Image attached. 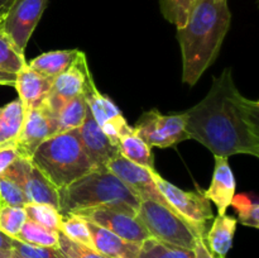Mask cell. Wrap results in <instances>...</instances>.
I'll return each instance as SVG.
<instances>
[{"label": "cell", "instance_id": "cell-1", "mask_svg": "<svg viewBox=\"0 0 259 258\" xmlns=\"http://www.w3.org/2000/svg\"><path fill=\"white\" fill-rule=\"evenodd\" d=\"M184 114L190 139L215 157H259V103L240 94L230 67L214 77L206 96Z\"/></svg>", "mask_w": 259, "mask_h": 258}, {"label": "cell", "instance_id": "cell-2", "mask_svg": "<svg viewBox=\"0 0 259 258\" xmlns=\"http://www.w3.org/2000/svg\"><path fill=\"white\" fill-rule=\"evenodd\" d=\"M228 0H197L184 27L177 28L182 52V81L194 86L214 63L230 28Z\"/></svg>", "mask_w": 259, "mask_h": 258}, {"label": "cell", "instance_id": "cell-3", "mask_svg": "<svg viewBox=\"0 0 259 258\" xmlns=\"http://www.w3.org/2000/svg\"><path fill=\"white\" fill-rule=\"evenodd\" d=\"M141 197L108 168L94 169L58 190L61 215L77 214L96 207H115L137 215Z\"/></svg>", "mask_w": 259, "mask_h": 258}, {"label": "cell", "instance_id": "cell-4", "mask_svg": "<svg viewBox=\"0 0 259 258\" xmlns=\"http://www.w3.org/2000/svg\"><path fill=\"white\" fill-rule=\"evenodd\" d=\"M30 159L57 190L95 169L83 148L78 129L62 132L46 139Z\"/></svg>", "mask_w": 259, "mask_h": 258}, {"label": "cell", "instance_id": "cell-5", "mask_svg": "<svg viewBox=\"0 0 259 258\" xmlns=\"http://www.w3.org/2000/svg\"><path fill=\"white\" fill-rule=\"evenodd\" d=\"M136 217L149 237L168 244L194 249L196 240L200 238L196 230L184 218L154 200H141Z\"/></svg>", "mask_w": 259, "mask_h": 258}, {"label": "cell", "instance_id": "cell-6", "mask_svg": "<svg viewBox=\"0 0 259 258\" xmlns=\"http://www.w3.org/2000/svg\"><path fill=\"white\" fill-rule=\"evenodd\" d=\"M152 175L168 206L204 238L207 232V222L214 218L210 200L205 197L204 191L199 187L195 191H185L164 180L157 171L152 172Z\"/></svg>", "mask_w": 259, "mask_h": 258}, {"label": "cell", "instance_id": "cell-7", "mask_svg": "<svg viewBox=\"0 0 259 258\" xmlns=\"http://www.w3.org/2000/svg\"><path fill=\"white\" fill-rule=\"evenodd\" d=\"M133 129L149 147L168 148L190 139L184 113L164 115L152 109L142 114Z\"/></svg>", "mask_w": 259, "mask_h": 258}, {"label": "cell", "instance_id": "cell-8", "mask_svg": "<svg viewBox=\"0 0 259 258\" xmlns=\"http://www.w3.org/2000/svg\"><path fill=\"white\" fill-rule=\"evenodd\" d=\"M47 4L48 0H13L8 8L0 29L22 53H24Z\"/></svg>", "mask_w": 259, "mask_h": 258}, {"label": "cell", "instance_id": "cell-9", "mask_svg": "<svg viewBox=\"0 0 259 258\" xmlns=\"http://www.w3.org/2000/svg\"><path fill=\"white\" fill-rule=\"evenodd\" d=\"M2 176L19 185L28 202L48 204L58 209V190L33 164L30 158L20 156Z\"/></svg>", "mask_w": 259, "mask_h": 258}, {"label": "cell", "instance_id": "cell-10", "mask_svg": "<svg viewBox=\"0 0 259 258\" xmlns=\"http://www.w3.org/2000/svg\"><path fill=\"white\" fill-rule=\"evenodd\" d=\"M91 76L86 55L80 51L72 65L53 80L52 88L42 105L55 115L71 99L82 95L86 81Z\"/></svg>", "mask_w": 259, "mask_h": 258}, {"label": "cell", "instance_id": "cell-11", "mask_svg": "<svg viewBox=\"0 0 259 258\" xmlns=\"http://www.w3.org/2000/svg\"><path fill=\"white\" fill-rule=\"evenodd\" d=\"M82 95L85 98L86 104H88L89 110H90L91 115L94 116L98 125L108 136L111 143L116 146L119 137L126 129L131 128V125L126 123L125 118L121 114L120 109L110 100L109 96L104 95L96 89L93 75L86 81Z\"/></svg>", "mask_w": 259, "mask_h": 258}, {"label": "cell", "instance_id": "cell-12", "mask_svg": "<svg viewBox=\"0 0 259 258\" xmlns=\"http://www.w3.org/2000/svg\"><path fill=\"white\" fill-rule=\"evenodd\" d=\"M76 215L105 228L109 232L129 242L142 244L143 240L149 238V234L137 219L136 215L124 210L115 209V207H96V209L77 212Z\"/></svg>", "mask_w": 259, "mask_h": 258}, {"label": "cell", "instance_id": "cell-13", "mask_svg": "<svg viewBox=\"0 0 259 258\" xmlns=\"http://www.w3.org/2000/svg\"><path fill=\"white\" fill-rule=\"evenodd\" d=\"M106 168L111 174L115 175L119 180H121L126 186L131 187L141 197V200H154V201L169 207L164 197L162 196L161 191L157 187L156 182H154L152 172L156 171V169L152 171V169L146 168V167L133 163L124 156H121L120 153H118L109 161Z\"/></svg>", "mask_w": 259, "mask_h": 258}, {"label": "cell", "instance_id": "cell-14", "mask_svg": "<svg viewBox=\"0 0 259 258\" xmlns=\"http://www.w3.org/2000/svg\"><path fill=\"white\" fill-rule=\"evenodd\" d=\"M55 134H58L55 115L40 104L25 114L23 126L14 142L20 156L30 158L37 147Z\"/></svg>", "mask_w": 259, "mask_h": 258}, {"label": "cell", "instance_id": "cell-15", "mask_svg": "<svg viewBox=\"0 0 259 258\" xmlns=\"http://www.w3.org/2000/svg\"><path fill=\"white\" fill-rule=\"evenodd\" d=\"M81 141L89 159L95 169H105L109 161L119 153L118 147L111 143L105 133L95 121L88 108L85 121L78 128Z\"/></svg>", "mask_w": 259, "mask_h": 258}, {"label": "cell", "instance_id": "cell-16", "mask_svg": "<svg viewBox=\"0 0 259 258\" xmlns=\"http://www.w3.org/2000/svg\"><path fill=\"white\" fill-rule=\"evenodd\" d=\"M53 80L48 78L27 65L15 75L14 88L19 95V100L24 109V115L32 109L37 108L45 101L52 88Z\"/></svg>", "mask_w": 259, "mask_h": 258}, {"label": "cell", "instance_id": "cell-17", "mask_svg": "<svg viewBox=\"0 0 259 258\" xmlns=\"http://www.w3.org/2000/svg\"><path fill=\"white\" fill-rule=\"evenodd\" d=\"M235 187L237 182L228 158L215 157L211 184L209 189L205 190L204 195L207 200L214 202L218 209V215H224L227 212V209L232 204L235 195Z\"/></svg>", "mask_w": 259, "mask_h": 258}, {"label": "cell", "instance_id": "cell-18", "mask_svg": "<svg viewBox=\"0 0 259 258\" xmlns=\"http://www.w3.org/2000/svg\"><path fill=\"white\" fill-rule=\"evenodd\" d=\"M88 222V220H86ZM93 237L94 248L109 258H137L141 244L123 239L105 228L88 222Z\"/></svg>", "mask_w": 259, "mask_h": 258}, {"label": "cell", "instance_id": "cell-19", "mask_svg": "<svg viewBox=\"0 0 259 258\" xmlns=\"http://www.w3.org/2000/svg\"><path fill=\"white\" fill-rule=\"evenodd\" d=\"M238 220L230 215H218L214 223L207 229L204 240L215 258H227L233 247Z\"/></svg>", "mask_w": 259, "mask_h": 258}, {"label": "cell", "instance_id": "cell-20", "mask_svg": "<svg viewBox=\"0 0 259 258\" xmlns=\"http://www.w3.org/2000/svg\"><path fill=\"white\" fill-rule=\"evenodd\" d=\"M118 151L121 156L125 157L133 163L146 167L148 169L154 168V156L152 152V147H149L146 142L142 141L134 132L133 126L126 129L118 139Z\"/></svg>", "mask_w": 259, "mask_h": 258}, {"label": "cell", "instance_id": "cell-21", "mask_svg": "<svg viewBox=\"0 0 259 258\" xmlns=\"http://www.w3.org/2000/svg\"><path fill=\"white\" fill-rule=\"evenodd\" d=\"M78 50H60V51H50V52L42 53L33 58L28 66L35 72L46 76L48 78L55 80L60 73L67 70L75 58L77 57Z\"/></svg>", "mask_w": 259, "mask_h": 258}, {"label": "cell", "instance_id": "cell-22", "mask_svg": "<svg viewBox=\"0 0 259 258\" xmlns=\"http://www.w3.org/2000/svg\"><path fill=\"white\" fill-rule=\"evenodd\" d=\"M24 121V109L19 99L0 108V146L14 142Z\"/></svg>", "mask_w": 259, "mask_h": 258}, {"label": "cell", "instance_id": "cell-23", "mask_svg": "<svg viewBox=\"0 0 259 258\" xmlns=\"http://www.w3.org/2000/svg\"><path fill=\"white\" fill-rule=\"evenodd\" d=\"M86 114H88V104L83 95L71 99L55 114L58 133L80 128L85 121Z\"/></svg>", "mask_w": 259, "mask_h": 258}, {"label": "cell", "instance_id": "cell-24", "mask_svg": "<svg viewBox=\"0 0 259 258\" xmlns=\"http://www.w3.org/2000/svg\"><path fill=\"white\" fill-rule=\"evenodd\" d=\"M14 239L30 245H38V247H57L58 232L48 229L33 220L27 219Z\"/></svg>", "mask_w": 259, "mask_h": 258}, {"label": "cell", "instance_id": "cell-25", "mask_svg": "<svg viewBox=\"0 0 259 258\" xmlns=\"http://www.w3.org/2000/svg\"><path fill=\"white\" fill-rule=\"evenodd\" d=\"M137 258H195V253L194 249L177 247L149 237L142 242Z\"/></svg>", "mask_w": 259, "mask_h": 258}, {"label": "cell", "instance_id": "cell-26", "mask_svg": "<svg viewBox=\"0 0 259 258\" xmlns=\"http://www.w3.org/2000/svg\"><path fill=\"white\" fill-rule=\"evenodd\" d=\"M25 65L27 60L24 53L20 52L9 37L0 29V72L17 75Z\"/></svg>", "mask_w": 259, "mask_h": 258}, {"label": "cell", "instance_id": "cell-27", "mask_svg": "<svg viewBox=\"0 0 259 258\" xmlns=\"http://www.w3.org/2000/svg\"><path fill=\"white\" fill-rule=\"evenodd\" d=\"M60 232L68 239L77 242L80 244L88 245V247L94 248L93 237L89 229V224L83 218L78 217L76 214L62 215L61 220Z\"/></svg>", "mask_w": 259, "mask_h": 258}, {"label": "cell", "instance_id": "cell-28", "mask_svg": "<svg viewBox=\"0 0 259 258\" xmlns=\"http://www.w3.org/2000/svg\"><path fill=\"white\" fill-rule=\"evenodd\" d=\"M232 205L238 214V222L245 227L259 228V202L252 194L234 195Z\"/></svg>", "mask_w": 259, "mask_h": 258}, {"label": "cell", "instance_id": "cell-29", "mask_svg": "<svg viewBox=\"0 0 259 258\" xmlns=\"http://www.w3.org/2000/svg\"><path fill=\"white\" fill-rule=\"evenodd\" d=\"M28 219L48 228V229L60 232L62 215L57 207L48 204H38V202H28L24 205Z\"/></svg>", "mask_w": 259, "mask_h": 258}, {"label": "cell", "instance_id": "cell-30", "mask_svg": "<svg viewBox=\"0 0 259 258\" xmlns=\"http://www.w3.org/2000/svg\"><path fill=\"white\" fill-rule=\"evenodd\" d=\"M27 219L24 207L12 206L0 202V230L7 235L12 238L17 237Z\"/></svg>", "mask_w": 259, "mask_h": 258}, {"label": "cell", "instance_id": "cell-31", "mask_svg": "<svg viewBox=\"0 0 259 258\" xmlns=\"http://www.w3.org/2000/svg\"><path fill=\"white\" fill-rule=\"evenodd\" d=\"M164 19L176 25L184 27L190 12L197 0H158Z\"/></svg>", "mask_w": 259, "mask_h": 258}, {"label": "cell", "instance_id": "cell-32", "mask_svg": "<svg viewBox=\"0 0 259 258\" xmlns=\"http://www.w3.org/2000/svg\"><path fill=\"white\" fill-rule=\"evenodd\" d=\"M58 249L63 253L66 258H109L95 248L80 244L77 242L68 239L67 237L58 232Z\"/></svg>", "mask_w": 259, "mask_h": 258}, {"label": "cell", "instance_id": "cell-33", "mask_svg": "<svg viewBox=\"0 0 259 258\" xmlns=\"http://www.w3.org/2000/svg\"><path fill=\"white\" fill-rule=\"evenodd\" d=\"M13 250L27 258H66L58 247H38L13 238Z\"/></svg>", "mask_w": 259, "mask_h": 258}, {"label": "cell", "instance_id": "cell-34", "mask_svg": "<svg viewBox=\"0 0 259 258\" xmlns=\"http://www.w3.org/2000/svg\"><path fill=\"white\" fill-rule=\"evenodd\" d=\"M0 202L24 207V205L28 204V200L19 185L0 175Z\"/></svg>", "mask_w": 259, "mask_h": 258}, {"label": "cell", "instance_id": "cell-35", "mask_svg": "<svg viewBox=\"0 0 259 258\" xmlns=\"http://www.w3.org/2000/svg\"><path fill=\"white\" fill-rule=\"evenodd\" d=\"M19 157V149H18L15 142H9V143L0 146V175L4 174Z\"/></svg>", "mask_w": 259, "mask_h": 258}, {"label": "cell", "instance_id": "cell-36", "mask_svg": "<svg viewBox=\"0 0 259 258\" xmlns=\"http://www.w3.org/2000/svg\"><path fill=\"white\" fill-rule=\"evenodd\" d=\"M195 258H215L212 255V253L210 252L209 248H207L206 243H205L204 238L200 237L199 239L196 240V244H195L194 248Z\"/></svg>", "mask_w": 259, "mask_h": 258}, {"label": "cell", "instance_id": "cell-37", "mask_svg": "<svg viewBox=\"0 0 259 258\" xmlns=\"http://www.w3.org/2000/svg\"><path fill=\"white\" fill-rule=\"evenodd\" d=\"M13 250V238L0 230V258H4Z\"/></svg>", "mask_w": 259, "mask_h": 258}, {"label": "cell", "instance_id": "cell-38", "mask_svg": "<svg viewBox=\"0 0 259 258\" xmlns=\"http://www.w3.org/2000/svg\"><path fill=\"white\" fill-rule=\"evenodd\" d=\"M15 75H9V73H0V85L14 86Z\"/></svg>", "mask_w": 259, "mask_h": 258}, {"label": "cell", "instance_id": "cell-39", "mask_svg": "<svg viewBox=\"0 0 259 258\" xmlns=\"http://www.w3.org/2000/svg\"><path fill=\"white\" fill-rule=\"evenodd\" d=\"M13 3V0H0V24H2V20L4 18L5 13H7L8 8L10 7V4Z\"/></svg>", "mask_w": 259, "mask_h": 258}, {"label": "cell", "instance_id": "cell-40", "mask_svg": "<svg viewBox=\"0 0 259 258\" xmlns=\"http://www.w3.org/2000/svg\"><path fill=\"white\" fill-rule=\"evenodd\" d=\"M4 258H27V257H23V255H19V254H18V253H15L14 250H12V252H10L8 255H5Z\"/></svg>", "mask_w": 259, "mask_h": 258}, {"label": "cell", "instance_id": "cell-41", "mask_svg": "<svg viewBox=\"0 0 259 258\" xmlns=\"http://www.w3.org/2000/svg\"><path fill=\"white\" fill-rule=\"evenodd\" d=\"M0 73H3V72H0Z\"/></svg>", "mask_w": 259, "mask_h": 258}]
</instances>
